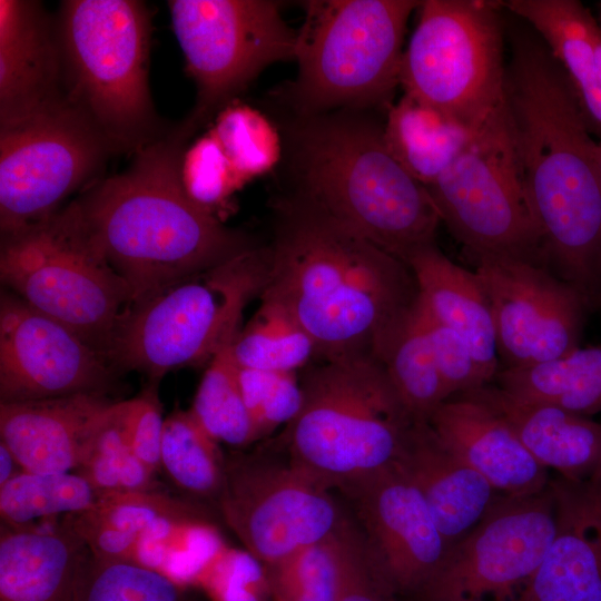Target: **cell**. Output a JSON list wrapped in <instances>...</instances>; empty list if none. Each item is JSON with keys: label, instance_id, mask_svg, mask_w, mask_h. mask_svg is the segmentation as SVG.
<instances>
[{"label": "cell", "instance_id": "1", "mask_svg": "<svg viewBox=\"0 0 601 601\" xmlns=\"http://www.w3.org/2000/svg\"><path fill=\"white\" fill-rule=\"evenodd\" d=\"M504 101L545 263L592 307L601 305L598 140L562 67L539 36L513 37Z\"/></svg>", "mask_w": 601, "mask_h": 601}, {"label": "cell", "instance_id": "2", "mask_svg": "<svg viewBox=\"0 0 601 601\" xmlns=\"http://www.w3.org/2000/svg\"><path fill=\"white\" fill-rule=\"evenodd\" d=\"M276 210L262 294L290 311L323 361L371 355L418 299L410 267L294 199L282 198Z\"/></svg>", "mask_w": 601, "mask_h": 601}, {"label": "cell", "instance_id": "3", "mask_svg": "<svg viewBox=\"0 0 601 601\" xmlns=\"http://www.w3.org/2000/svg\"><path fill=\"white\" fill-rule=\"evenodd\" d=\"M187 140L176 127L73 200L91 243L128 285L132 306L256 246L185 193L179 170Z\"/></svg>", "mask_w": 601, "mask_h": 601}, {"label": "cell", "instance_id": "4", "mask_svg": "<svg viewBox=\"0 0 601 601\" xmlns=\"http://www.w3.org/2000/svg\"><path fill=\"white\" fill-rule=\"evenodd\" d=\"M287 196L400 258L435 243L441 221L427 188L388 150L365 110L295 117L286 138Z\"/></svg>", "mask_w": 601, "mask_h": 601}, {"label": "cell", "instance_id": "5", "mask_svg": "<svg viewBox=\"0 0 601 601\" xmlns=\"http://www.w3.org/2000/svg\"><path fill=\"white\" fill-rule=\"evenodd\" d=\"M56 20L67 102L115 154L168 134L149 88L151 18L144 1L65 0Z\"/></svg>", "mask_w": 601, "mask_h": 601}, {"label": "cell", "instance_id": "6", "mask_svg": "<svg viewBox=\"0 0 601 601\" xmlns=\"http://www.w3.org/2000/svg\"><path fill=\"white\" fill-rule=\"evenodd\" d=\"M300 384L302 407L280 436L294 464L339 489L397 460L416 422L374 357L325 359Z\"/></svg>", "mask_w": 601, "mask_h": 601}, {"label": "cell", "instance_id": "7", "mask_svg": "<svg viewBox=\"0 0 601 601\" xmlns=\"http://www.w3.org/2000/svg\"><path fill=\"white\" fill-rule=\"evenodd\" d=\"M414 0H311L297 31L296 77L278 95L295 117L388 107Z\"/></svg>", "mask_w": 601, "mask_h": 601}, {"label": "cell", "instance_id": "8", "mask_svg": "<svg viewBox=\"0 0 601 601\" xmlns=\"http://www.w3.org/2000/svg\"><path fill=\"white\" fill-rule=\"evenodd\" d=\"M268 268V247L256 245L132 306L114 337L109 361L154 378L208 364L237 335L244 308L266 286Z\"/></svg>", "mask_w": 601, "mask_h": 601}, {"label": "cell", "instance_id": "9", "mask_svg": "<svg viewBox=\"0 0 601 601\" xmlns=\"http://www.w3.org/2000/svg\"><path fill=\"white\" fill-rule=\"evenodd\" d=\"M0 277L35 311L108 352L132 306L126 282L91 243L75 201L1 236Z\"/></svg>", "mask_w": 601, "mask_h": 601}, {"label": "cell", "instance_id": "10", "mask_svg": "<svg viewBox=\"0 0 601 601\" xmlns=\"http://www.w3.org/2000/svg\"><path fill=\"white\" fill-rule=\"evenodd\" d=\"M403 51L404 93L476 129L504 101L500 1H421Z\"/></svg>", "mask_w": 601, "mask_h": 601}, {"label": "cell", "instance_id": "11", "mask_svg": "<svg viewBox=\"0 0 601 601\" xmlns=\"http://www.w3.org/2000/svg\"><path fill=\"white\" fill-rule=\"evenodd\" d=\"M427 190L472 257L509 255L546 265L505 101Z\"/></svg>", "mask_w": 601, "mask_h": 601}, {"label": "cell", "instance_id": "12", "mask_svg": "<svg viewBox=\"0 0 601 601\" xmlns=\"http://www.w3.org/2000/svg\"><path fill=\"white\" fill-rule=\"evenodd\" d=\"M171 27L197 90L189 138L268 66L294 60L297 31L270 0H170Z\"/></svg>", "mask_w": 601, "mask_h": 601}, {"label": "cell", "instance_id": "13", "mask_svg": "<svg viewBox=\"0 0 601 601\" xmlns=\"http://www.w3.org/2000/svg\"><path fill=\"white\" fill-rule=\"evenodd\" d=\"M216 506L263 569L329 539L349 520L325 483L264 452L226 459Z\"/></svg>", "mask_w": 601, "mask_h": 601}, {"label": "cell", "instance_id": "14", "mask_svg": "<svg viewBox=\"0 0 601 601\" xmlns=\"http://www.w3.org/2000/svg\"><path fill=\"white\" fill-rule=\"evenodd\" d=\"M108 141L67 101L0 129V230L12 234L60 210L71 194L101 177Z\"/></svg>", "mask_w": 601, "mask_h": 601}, {"label": "cell", "instance_id": "15", "mask_svg": "<svg viewBox=\"0 0 601 601\" xmlns=\"http://www.w3.org/2000/svg\"><path fill=\"white\" fill-rule=\"evenodd\" d=\"M558 529L552 480L541 493L501 496L466 535L453 544L422 601H515L550 548Z\"/></svg>", "mask_w": 601, "mask_h": 601}, {"label": "cell", "instance_id": "16", "mask_svg": "<svg viewBox=\"0 0 601 601\" xmlns=\"http://www.w3.org/2000/svg\"><path fill=\"white\" fill-rule=\"evenodd\" d=\"M472 258L491 304L503 368L542 364L579 347L591 306L574 286L526 258Z\"/></svg>", "mask_w": 601, "mask_h": 601}, {"label": "cell", "instance_id": "17", "mask_svg": "<svg viewBox=\"0 0 601 601\" xmlns=\"http://www.w3.org/2000/svg\"><path fill=\"white\" fill-rule=\"evenodd\" d=\"M116 367L63 324L19 297L0 300V403L106 394Z\"/></svg>", "mask_w": 601, "mask_h": 601}, {"label": "cell", "instance_id": "18", "mask_svg": "<svg viewBox=\"0 0 601 601\" xmlns=\"http://www.w3.org/2000/svg\"><path fill=\"white\" fill-rule=\"evenodd\" d=\"M338 490L397 595L417 597L449 550L420 491L396 461Z\"/></svg>", "mask_w": 601, "mask_h": 601}, {"label": "cell", "instance_id": "19", "mask_svg": "<svg viewBox=\"0 0 601 601\" xmlns=\"http://www.w3.org/2000/svg\"><path fill=\"white\" fill-rule=\"evenodd\" d=\"M66 101L56 20L39 1L0 0V129Z\"/></svg>", "mask_w": 601, "mask_h": 601}, {"label": "cell", "instance_id": "20", "mask_svg": "<svg viewBox=\"0 0 601 601\" xmlns=\"http://www.w3.org/2000/svg\"><path fill=\"white\" fill-rule=\"evenodd\" d=\"M428 424L500 495L530 496L550 486L549 470L532 456L495 410L473 395L462 393L446 400Z\"/></svg>", "mask_w": 601, "mask_h": 601}, {"label": "cell", "instance_id": "21", "mask_svg": "<svg viewBox=\"0 0 601 601\" xmlns=\"http://www.w3.org/2000/svg\"><path fill=\"white\" fill-rule=\"evenodd\" d=\"M112 403L101 393L0 403V442L24 471L76 472Z\"/></svg>", "mask_w": 601, "mask_h": 601}, {"label": "cell", "instance_id": "22", "mask_svg": "<svg viewBox=\"0 0 601 601\" xmlns=\"http://www.w3.org/2000/svg\"><path fill=\"white\" fill-rule=\"evenodd\" d=\"M556 534L515 601H601V495L552 480Z\"/></svg>", "mask_w": 601, "mask_h": 601}, {"label": "cell", "instance_id": "23", "mask_svg": "<svg viewBox=\"0 0 601 601\" xmlns=\"http://www.w3.org/2000/svg\"><path fill=\"white\" fill-rule=\"evenodd\" d=\"M396 462L422 494L449 549L502 496L440 440L428 422L412 425Z\"/></svg>", "mask_w": 601, "mask_h": 601}, {"label": "cell", "instance_id": "24", "mask_svg": "<svg viewBox=\"0 0 601 601\" xmlns=\"http://www.w3.org/2000/svg\"><path fill=\"white\" fill-rule=\"evenodd\" d=\"M495 410L532 456L561 480L601 486V423L562 407L519 400L496 385L466 392Z\"/></svg>", "mask_w": 601, "mask_h": 601}, {"label": "cell", "instance_id": "25", "mask_svg": "<svg viewBox=\"0 0 601 601\" xmlns=\"http://www.w3.org/2000/svg\"><path fill=\"white\" fill-rule=\"evenodd\" d=\"M88 552L73 515L23 528L1 524L0 601H75Z\"/></svg>", "mask_w": 601, "mask_h": 601}, {"label": "cell", "instance_id": "26", "mask_svg": "<svg viewBox=\"0 0 601 601\" xmlns=\"http://www.w3.org/2000/svg\"><path fill=\"white\" fill-rule=\"evenodd\" d=\"M406 264L423 306L466 342L490 383L500 358L491 304L477 274L453 263L435 243L414 250Z\"/></svg>", "mask_w": 601, "mask_h": 601}, {"label": "cell", "instance_id": "27", "mask_svg": "<svg viewBox=\"0 0 601 601\" xmlns=\"http://www.w3.org/2000/svg\"><path fill=\"white\" fill-rule=\"evenodd\" d=\"M502 8L526 21L562 67L587 120L601 141V72L594 49L597 18L577 0H508Z\"/></svg>", "mask_w": 601, "mask_h": 601}, {"label": "cell", "instance_id": "28", "mask_svg": "<svg viewBox=\"0 0 601 601\" xmlns=\"http://www.w3.org/2000/svg\"><path fill=\"white\" fill-rule=\"evenodd\" d=\"M385 144L404 169L426 188L466 147L476 129L404 93L386 108Z\"/></svg>", "mask_w": 601, "mask_h": 601}, {"label": "cell", "instance_id": "29", "mask_svg": "<svg viewBox=\"0 0 601 601\" xmlns=\"http://www.w3.org/2000/svg\"><path fill=\"white\" fill-rule=\"evenodd\" d=\"M371 356L384 368L414 422H428L434 411L449 400L417 302L377 339Z\"/></svg>", "mask_w": 601, "mask_h": 601}, {"label": "cell", "instance_id": "30", "mask_svg": "<svg viewBox=\"0 0 601 601\" xmlns=\"http://www.w3.org/2000/svg\"><path fill=\"white\" fill-rule=\"evenodd\" d=\"M496 386L519 400L592 416L601 413V344L521 368H502Z\"/></svg>", "mask_w": 601, "mask_h": 601}, {"label": "cell", "instance_id": "31", "mask_svg": "<svg viewBox=\"0 0 601 601\" xmlns=\"http://www.w3.org/2000/svg\"><path fill=\"white\" fill-rule=\"evenodd\" d=\"M225 466L219 443L189 410H176L165 418L160 470L188 500L217 504Z\"/></svg>", "mask_w": 601, "mask_h": 601}, {"label": "cell", "instance_id": "32", "mask_svg": "<svg viewBox=\"0 0 601 601\" xmlns=\"http://www.w3.org/2000/svg\"><path fill=\"white\" fill-rule=\"evenodd\" d=\"M99 492L78 472L22 471L0 486L1 524L23 528L93 510Z\"/></svg>", "mask_w": 601, "mask_h": 601}, {"label": "cell", "instance_id": "33", "mask_svg": "<svg viewBox=\"0 0 601 601\" xmlns=\"http://www.w3.org/2000/svg\"><path fill=\"white\" fill-rule=\"evenodd\" d=\"M262 303L233 344L237 365L274 372H297L317 356L316 346L290 311L275 298Z\"/></svg>", "mask_w": 601, "mask_h": 601}, {"label": "cell", "instance_id": "34", "mask_svg": "<svg viewBox=\"0 0 601 601\" xmlns=\"http://www.w3.org/2000/svg\"><path fill=\"white\" fill-rule=\"evenodd\" d=\"M200 503L159 491L107 493L93 511L111 525L156 545L174 533L211 529Z\"/></svg>", "mask_w": 601, "mask_h": 601}, {"label": "cell", "instance_id": "35", "mask_svg": "<svg viewBox=\"0 0 601 601\" xmlns=\"http://www.w3.org/2000/svg\"><path fill=\"white\" fill-rule=\"evenodd\" d=\"M235 338L207 364L189 411L218 443L244 447L257 440L239 384V367L233 353Z\"/></svg>", "mask_w": 601, "mask_h": 601}, {"label": "cell", "instance_id": "36", "mask_svg": "<svg viewBox=\"0 0 601 601\" xmlns=\"http://www.w3.org/2000/svg\"><path fill=\"white\" fill-rule=\"evenodd\" d=\"M76 472L100 495L161 490L155 474L131 449L121 402H114L104 414Z\"/></svg>", "mask_w": 601, "mask_h": 601}, {"label": "cell", "instance_id": "37", "mask_svg": "<svg viewBox=\"0 0 601 601\" xmlns=\"http://www.w3.org/2000/svg\"><path fill=\"white\" fill-rule=\"evenodd\" d=\"M75 601H198L187 587L135 560L92 554L79 571Z\"/></svg>", "mask_w": 601, "mask_h": 601}, {"label": "cell", "instance_id": "38", "mask_svg": "<svg viewBox=\"0 0 601 601\" xmlns=\"http://www.w3.org/2000/svg\"><path fill=\"white\" fill-rule=\"evenodd\" d=\"M352 520L329 539L265 570L270 601H335Z\"/></svg>", "mask_w": 601, "mask_h": 601}, {"label": "cell", "instance_id": "39", "mask_svg": "<svg viewBox=\"0 0 601 601\" xmlns=\"http://www.w3.org/2000/svg\"><path fill=\"white\" fill-rule=\"evenodd\" d=\"M210 130L245 183L272 171L282 159L284 146L277 128L248 105L234 101L226 106Z\"/></svg>", "mask_w": 601, "mask_h": 601}, {"label": "cell", "instance_id": "40", "mask_svg": "<svg viewBox=\"0 0 601 601\" xmlns=\"http://www.w3.org/2000/svg\"><path fill=\"white\" fill-rule=\"evenodd\" d=\"M179 173L187 196L216 217L218 211L227 208L231 196L246 184L211 130L185 148Z\"/></svg>", "mask_w": 601, "mask_h": 601}, {"label": "cell", "instance_id": "41", "mask_svg": "<svg viewBox=\"0 0 601 601\" xmlns=\"http://www.w3.org/2000/svg\"><path fill=\"white\" fill-rule=\"evenodd\" d=\"M239 384L257 441L287 425L302 407L303 390L296 372L239 367Z\"/></svg>", "mask_w": 601, "mask_h": 601}, {"label": "cell", "instance_id": "42", "mask_svg": "<svg viewBox=\"0 0 601 601\" xmlns=\"http://www.w3.org/2000/svg\"><path fill=\"white\" fill-rule=\"evenodd\" d=\"M417 308L449 398L490 384L466 342L435 319L420 298Z\"/></svg>", "mask_w": 601, "mask_h": 601}, {"label": "cell", "instance_id": "43", "mask_svg": "<svg viewBox=\"0 0 601 601\" xmlns=\"http://www.w3.org/2000/svg\"><path fill=\"white\" fill-rule=\"evenodd\" d=\"M397 593L372 554L357 523L345 540L339 588L335 601H395Z\"/></svg>", "mask_w": 601, "mask_h": 601}, {"label": "cell", "instance_id": "44", "mask_svg": "<svg viewBox=\"0 0 601 601\" xmlns=\"http://www.w3.org/2000/svg\"><path fill=\"white\" fill-rule=\"evenodd\" d=\"M124 420L135 455L154 473L160 470L165 418L155 387L121 401Z\"/></svg>", "mask_w": 601, "mask_h": 601}, {"label": "cell", "instance_id": "45", "mask_svg": "<svg viewBox=\"0 0 601 601\" xmlns=\"http://www.w3.org/2000/svg\"><path fill=\"white\" fill-rule=\"evenodd\" d=\"M73 525L92 554L100 558L141 562L140 540L111 525L93 510L75 514Z\"/></svg>", "mask_w": 601, "mask_h": 601}, {"label": "cell", "instance_id": "46", "mask_svg": "<svg viewBox=\"0 0 601 601\" xmlns=\"http://www.w3.org/2000/svg\"><path fill=\"white\" fill-rule=\"evenodd\" d=\"M24 471L12 452L0 442V486Z\"/></svg>", "mask_w": 601, "mask_h": 601}, {"label": "cell", "instance_id": "47", "mask_svg": "<svg viewBox=\"0 0 601 601\" xmlns=\"http://www.w3.org/2000/svg\"><path fill=\"white\" fill-rule=\"evenodd\" d=\"M594 49H595L598 65H599L600 72H601V28H600L599 23H598V27H597L595 33H594Z\"/></svg>", "mask_w": 601, "mask_h": 601}, {"label": "cell", "instance_id": "48", "mask_svg": "<svg viewBox=\"0 0 601 601\" xmlns=\"http://www.w3.org/2000/svg\"><path fill=\"white\" fill-rule=\"evenodd\" d=\"M595 161H597V168H598L600 180H601V141L597 142Z\"/></svg>", "mask_w": 601, "mask_h": 601}, {"label": "cell", "instance_id": "49", "mask_svg": "<svg viewBox=\"0 0 601 601\" xmlns=\"http://www.w3.org/2000/svg\"><path fill=\"white\" fill-rule=\"evenodd\" d=\"M597 21L601 28V2L598 3V17H597Z\"/></svg>", "mask_w": 601, "mask_h": 601}, {"label": "cell", "instance_id": "50", "mask_svg": "<svg viewBox=\"0 0 601 601\" xmlns=\"http://www.w3.org/2000/svg\"><path fill=\"white\" fill-rule=\"evenodd\" d=\"M599 492V494L601 495V486L600 487H595Z\"/></svg>", "mask_w": 601, "mask_h": 601}, {"label": "cell", "instance_id": "51", "mask_svg": "<svg viewBox=\"0 0 601 601\" xmlns=\"http://www.w3.org/2000/svg\"><path fill=\"white\" fill-rule=\"evenodd\" d=\"M415 601H422V600H415Z\"/></svg>", "mask_w": 601, "mask_h": 601}]
</instances>
